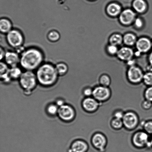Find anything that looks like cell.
I'll use <instances>...</instances> for the list:
<instances>
[{
	"label": "cell",
	"instance_id": "e0dca14e",
	"mask_svg": "<svg viewBox=\"0 0 152 152\" xmlns=\"http://www.w3.org/2000/svg\"><path fill=\"white\" fill-rule=\"evenodd\" d=\"M106 11L109 15L112 17H115L119 15L121 11V7L116 3H111L107 7Z\"/></svg>",
	"mask_w": 152,
	"mask_h": 152
},
{
	"label": "cell",
	"instance_id": "30bf717a",
	"mask_svg": "<svg viewBox=\"0 0 152 152\" xmlns=\"http://www.w3.org/2000/svg\"><path fill=\"white\" fill-rule=\"evenodd\" d=\"M119 16L120 23L124 25H129L134 23L136 18L135 12L130 9L123 10Z\"/></svg>",
	"mask_w": 152,
	"mask_h": 152
},
{
	"label": "cell",
	"instance_id": "9c48e42d",
	"mask_svg": "<svg viewBox=\"0 0 152 152\" xmlns=\"http://www.w3.org/2000/svg\"><path fill=\"white\" fill-rule=\"evenodd\" d=\"M57 114L60 119L66 122L71 121L75 116L74 108L70 106L65 104L59 107Z\"/></svg>",
	"mask_w": 152,
	"mask_h": 152
},
{
	"label": "cell",
	"instance_id": "8992f818",
	"mask_svg": "<svg viewBox=\"0 0 152 152\" xmlns=\"http://www.w3.org/2000/svg\"><path fill=\"white\" fill-rule=\"evenodd\" d=\"M122 121L124 126L129 130L134 129L139 123L138 116L136 113L132 111H128L125 113Z\"/></svg>",
	"mask_w": 152,
	"mask_h": 152
},
{
	"label": "cell",
	"instance_id": "6da1fadb",
	"mask_svg": "<svg viewBox=\"0 0 152 152\" xmlns=\"http://www.w3.org/2000/svg\"><path fill=\"white\" fill-rule=\"evenodd\" d=\"M44 53L39 49L31 47L25 49L20 56V65L26 71H33L42 65L44 61Z\"/></svg>",
	"mask_w": 152,
	"mask_h": 152
},
{
	"label": "cell",
	"instance_id": "603a6c76",
	"mask_svg": "<svg viewBox=\"0 0 152 152\" xmlns=\"http://www.w3.org/2000/svg\"><path fill=\"white\" fill-rule=\"evenodd\" d=\"M22 73L21 69L18 66L10 68L9 70V74L10 77L14 80L19 79Z\"/></svg>",
	"mask_w": 152,
	"mask_h": 152
},
{
	"label": "cell",
	"instance_id": "8d00e7d4",
	"mask_svg": "<svg viewBox=\"0 0 152 152\" xmlns=\"http://www.w3.org/2000/svg\"><path fill=\"white\" fill-rule=\"evenodd\" d=\"M148 63L149 64L150 67L152 69V50L149 55L148 57Z\"/></svg>",
	"mask_w": 152,
	"mask_h": 152
},
{
	"label": "cell",
	"instance_id": "4fadbf2b",
	"mask_svg": "<svg viewBox=\"0 0 152 152\" xmlns=\"http://www.w3.org/2000/svg\"><path fill=\"white\" fill-rule=\"evenodd\" d=\"M135 45L137 50L142 53H147L151 50L152 48L151 40L145 37L137 40Z\"/></svg>",
	"mask_w": 152,
	"mask_h": 152
},
{
	"label": "cell",
	"instance_id": "b9f144b4",
	"mask_svg": "<svg viewBox=\"0 0 152 152\" xmlns=\"http://www.w3.org/2000/svg\"><path fill=\"white\" fill-rule=\"evenodd\" d=\"M90 1H94V0H90Z\"/></svg>",
	"mask_w": 152,
	"mask_h": 152
},
{
	"label": "cell",
	"instance_id": "8fae6325",
	"mask_svg": "<svg viewBox=\"0 0 152 152\" xmlns=\"http://www.w3.org/2000/svg\"><path fill=\"white\" fill-rule=\"evenodd\" d=\"M92 145L100 151H104L107 144V140L104 135L96 133L92 136L91 139Z\"/></svg>",
	"mask_w": 152,
	"mask_h": 152
},
{
	"label": "cell",
	"instance_id": "cb8c5ba5",
	"mask_svg": "<svg viewBox=\"0 0 152 152\" xmlns=\"http://www.w3.org/2000/svg\"><path fill=\"white\" fill-rule=\"evenodd\" d=\"M48 39L51 42H56L60 38V35L59 32L56 30L50 31L47 34Z\"/></svg>",
	"mask_w": 152,
	"mask_h": 152
},
{
	"label": "cell",
	"instance_id": "ffe728a7",
	"mask_svg": "<svg viewBox=\"0 0 152 152\" xmlns=\"http://www.w3.org/2000/svg\"><path fill=\"white\" fill-rule=\"evenodd\" d=\"M123 40L124 44L129 46H133L136 44L137 40L135 35L130 33L125 34L123 37Z\"/></svg>",
	"mask_w": 152,
	"mask_h": 152
},
{
	"label": "cell",
	"instance_id": "1f68e13d",
	"mask_svg": "<svg viewBox=\"0 0 152 152\" xmlns=\"http://www.w3.org/2000/svg\"><path fill=\"white\" fill-rule=\"evenodd\" d=\"M10 69V68H9L8 65L5 62H1V64H0L1 75L8 72Z\"/></svg>",
	"mask_w": 152,
	"mask_h": 152
},
{
	"label": "cell",
	"instance_id": "7bdbcfd3",
	"mask_svg": "<svg viewBox=\"0 0 152 152\" xmlns=\"http://www.w3.org/2000/svg\"><path fill=\"white\" fill-rule=\"evenodd\" d=\"M152 45V40H151Z\"/></svg>",
	"mask_w": 152,
	"mask_h": 152
},
{
	"label": "cell",
	"instance_id": "2e32d148",
	"mask_svg": "<svg viewBox=\"0 0 152 152\" xmlns=\"http://www.w3.org/2000/svg\"><path fill=\"white\" fill-rule=\"evenodd\" d=\"M88 147L87 143L81 140H77L72 143L71 145V152H86Z\"/></svg>",
	"mask_w": 152,
	"mask_h": 152
},
{
	"label": "cell",
	"instance_id": "d6a6232c",
	"mask_svg": "<svg viewBox=\"0 0 152 152\" xmlns=\"http://www.w3.org/2000/svg\"><path fill=\"white\" fill-rule=\"evenodd\" d=\"M133 23L135 27L138 29L142 28L144 25L143 21L142 19L140 18H136Z\"/></svg>",
	"mask_w": 152,
	"mask_h": 152
},
{
	"label": "cell",
	"instance_id": "836d02e7",
	"mask_svg": "<svg viewBox=\"0 0 152 152\" xmlns=\"http://www.w3.org/2000/svg\"><path fill=\"white\" fill-rule=\"evenodd\" d=\"M152 105V102L151 101L145 99L142 101V107L145 110H148L151 108Z\"/></svg>",
	"mask_w": 152,
	"mask_h": 152
},
{
	"label": "cell",
	"instance_id": "9a60e30c",
	"mask_svg": "<svg viewBox=\"0 0 152 152\" xmlns=\"http://www.w3.org/2000/svg\"><path fill=\"white\" fill-rule=\"evenodd\" d=\"M134 56V53L133 50L128 47H123L119 49L117 54L119 59L126 62L132 59Z\"/></svg>",
	"mask_w": 152,
	"mask_h": 152
},
{
	"label": "cell",
	"instance_id": "52a82bcc",
	"mask_svg": "<svg viewBox=\"0 0 152 152\" xmlns=\"http://www.w3.org/2000/svg\"><path fill=\"white\" fill-rule=\"evenodd\" d=\"M144 75L142 70L135 65L129 67L127 72L128 80L133 84H138L142 81Z\"/></svg>",
	"mask_w": 152,
	"mask_h": 152
},
{
	"label": "cell",
	"instance_id": "7a4b0ae2",
	"mask_svg": "<svg viewBox=\"0 0 152 152\" xmlns=\"http://www.w3.org/2000/svg\"><path fill=\"white\" fill-rule=\"evenodd\" d=\"M37 80L45 86H50L56 83L58 75L55 66L50 63H43L37 70Z\"/></svg>",
	"mask_w": 152,
	"mask_h": 152
},
{
	"label": "cell",
	"instance_id": "f546056e",
	"mask_svg": "<svg viewBox=\"0 0 152 152\" xmlns=\"http://www.w3.org/2000/svg\"><path fill=\"white\" fill-rule=\"evenodd\" d=\"M119 49L118 48L117 46L110 44L107 47V51L109 54L114 56L117 55Z\"/></svg>",
	"mask_w": 152,
	"mask_h": 152
},
{
	"label": "cell",
	"instance_id": "83f0119b",
	"mask_svg": "<svg viewBox=\"0 0 152 152\" xmlns=\"http://www.w3.org/2000/svg\"><path fill=\"white\" fill-rule=\"evenodd\" d=\"M143 127L145 132L149 135H152V121L144 122Z\"/></svg>",
	"mask_w": 152,
	"mask_h": 152
},
{
	"label": "cell",
	"instance_id": "5bb4252c",
	"mask_svg": "<svg viewBox=\"0 0 152 152\" xmlns=\"http://www.w3.org/2000/svg\"><path fill=\"white\" fill-rule=\"evenodd\" d=\"M99 103L94 98L91 97H86L82 102L83 109L89 113H92L98 109Z\"/></svg>",
	"mask_w": 152,
	"mask_h": 152
},
{
	"label": "cell",
	"instance_id": "7402d4cb",
	"mask_svg": "<svg viewBox=\"0 0 152 152\" xmlns=\"http://www.w3.org/2000/svg\"><path fill=\"white\" fill-rule=\"evenodd\" d=\"M123 42V37L120 34H114L110 37L109 42L110 44L118 46L121 45Z\"/></svg>",
	"mask_w": 152,
	"mask_h": 152
},
{
	"label": "cell",
	"instance_id": "e575fe53",
	"mask_svg": "<svg viewBox=\"0 0 152 152\" xmlns=\"http://www.w3.org/2000/svg\"><path fill=\"white\" fill-rule=\"evenodd\" d=\"M93 89L90 88H86L83 91V95L86 97H91L93 94Z\"/></svg>",
	"mask_w": 152,
	"mask_h": 152
},
{
	"label": "cell",
	"instance_id": "484cf974",
	"mask_svg": "<svg viewBox=\"0 0 152 152\" xmlns=\"http://www.w3.org/2000/svg\"><path fill=\"white\" fill-rule=\"evenodd\" d=\"M142 81L147 86H152V71H149L144 74Z\"/></svg>",
	"mask_w": 152,
	"mask_h": 152
},
{
	"label": "cell",
	"instance_id": "4316f807",
	"mask_svg": "<svg viewBox=\"0 0 152 152\" xmlns=\"http://www.w3.org/2000/svg\"><path fill=\"white\" fill-rule=\"evenodd\" d=\"M111 126L113 129H119L124 126L123 121L121 119L114 118L111 121Z\"/></svg>",
	"mask_w": 152,
	"mask_h": 152
},
{
	"label": "cell",
	"instance_id": "d6986e66",
	"mask_svg": "<svg viewBox=\"0 0 152 152\" xmlns=\"http://www.w3.org/2000/svg\"><path fill=\"white\" fill-rule=\"evenodd\" d=\"M134 10L138 13H143L146 10L147 5L144 0H134L132 3Z\"/></svg>",
	"mask_w": 152,
	"mask_h": 152
},
{
	"label": "cell",
	"instance_id": "44dd1931",
	"mask_svg": "<svg viewBox=\"0 0 152 152\" xmlns=\"http://www.w3.org/2000/svg\"><path fill=\"white\" fill-rule=\"evenodd\" d=\"M58 75L64 76L66 74L68 71V67L66 63L60 62L56 64L55 66Z\"/></svg>",
	"mask_w": 152,
	"mask_h": 152
},
{
	"label": "cell",
	"instance_id": "277c9868",
	"mask_svg": "<svg viewBox=\"0 0 152 152\" xmlns=\"http://www.w3.org/2000/svg\"><path fill=\"white\" fill-rule=\"evenodd\" d=\"M6 35V40L10 47L16 49L23 46L24 37L19 30L12 29Z\"/></svg>",
	"mask_w": 152,
	"mask_h": 152
},
{
	"label": "cell",
	"instance_id": "4dcf8cb0",
	"mask_svg": "<svg viewBox=\"0 0 152 152\" xmlns=\"http://www.w3.org/2000/svg\"><path fill=\"white\" fill-rule=\"evenodd\" d=\"M145 99L152 102V86H148L144 92Z\"/></svg>",
	"mask_w": 152,
	"mask_h": 152
},
{
	"label": "cell",
	"instance_id": "d4e9b609",
	"mask_svg": "<svg viewBox=\"0 0 152 152\" xmlns=\"http://www.w3.org/2000/svg\"><path fill=\"white\" fill-rule=\"evenodd\" d=\"M99 82L100 86L108 87L111 84V80L108 75L104 74L100 77Z\"/></svg>",
	"mask_w": 152,
	"mask_h": 152
},
{
	"label": "cell",
	"instance_id": "7c38bea8",
	"mask_svg": "<svg viewBox=\"0 0 152 152\" xmlns=\"http://www.w3.org/2000/svg\"><path fill=\"white\" fill-rule=\"evenodd\" d=\"M4 59V62L10 68L17 66L20 64V56L16 52H6Z\"/></svg>",
	"mask_w": 152,
	"mask_h": 152
},
{
	"label": "cell",
	"instance_id": "f35d334b",
	"mask_svg": "<svg viewBox=\"0 0 152 152\" xmlns=\"http://www.w3.org/2000/svg\"><path fill=\"white\" fill-rule=\"evenodd\" d=\"M6 52H4V49L2 48V47L1 48V60H2L3 59H4V56L6 54Z\"/></svg>",
	"mask_w": 152,
	"mask_h": 152
},
{
	"label": "cell",
	"instance_id": "3957f363",
	"mask_svg": "<svg viewBox=\"0 0 152 152\" xmlns=\"http://www.w3.org/2000/svg\"><path fill=\"white\" fill-rule=\"evenodd\" d=\"M19 79L21 86L26 93H31L36 86L38 82L36 75L32 71H25Z\"/></svg>",
	"mask_w": 152,
	"mask_h": 152
},
{
	"label": "cell",
	"instance_id": "f1b7e54d",
	"mask_svg": "<svg viewBox=\"0 0 152 152\" xmlns=\"http://www.w3.org/2000/svg\"><path fill=\"white\" fill-rule=\"evenodd\" d=\"M58 108L57 105L54 104H50L49 105L47 108L48 113L52 115H54L58 114Z\"/></svg>",
	"mask_w": 152,
	"mask_h": 152
},
{
	"label": "cell",
	"instance_id": "ab89813d",
	"mask_svg": "<svg viewBox=\"0 0 152 152\" xmlns=\"http://www.w3.org/2000/svg\"><path fill=\"white\" fill-rule=\"evenodd\" d=\"M64 102L62 100H59L56 101V105H57L58 106L60 107L64 105Z\"/></svg>",
	"mask_w": 152,
	"mask_h": 152
},
{
	"label": "cell",
	"instance_id": "ac0fdd59",
	"mask_svg": "<svg viewBox=\"0 0 152 152\" xmlns=\"http://www.w3.org/2000/svg\"><path fill=\"white\" fill-rule=\"evenodd\" d=\"M12 29V24L10 19L2 18L0 20V31L1 33L7 34Z\"/></svg>",
	"mask_w": 152,
	"mask_h": 152
},
{
	"label": "cell",
	"instance_id": "74e56055",
	"mask_svg": "<svg viewBox=\"0 0 152 152\" xmlns=\"http://www.w3.org/2000/svg\"><path fill=\"white\" fill-rule=\"evenodd\" d=\"M126 62H127L128 65H129V67L134 66L135 65V61L132 59Z\"/></svg>",
	"mask_w": 152,
	"mask_h": 152
},
{
	"label": "cell",
	"instance_id": "60d3db41",
	"mask_svg": "<svg viewBox=\"0 0 152 152\" xmlns=\"http://www.w3.org/2000/svg\"><path fill=\"white\" fill-rule=\"evenodd\" d=\"M150 142H151V146L152 147V137L151 140H150Z\"/></svg>",
	"mask_w": 152,
	"mask_h": 152
},
{
	"label": "cell",
	"instance_id": "5b68a950",
	"mask_svg": "<svg viewBox=\"0 0 152 152\" xmlns=\"http://www.w3.org/2000/svg\"><path fill=\"white\" fill-rule=\"evenodd\" d=\"M111 94V91L109 87L100 86L94 88L92 96L99 102H102L109 99Z\"/></svg>",
	"mask_w": 152,
	"mask_h": 152
},
{
	"label": "cell",
	"instance_id": "d590c367",
	"mask_svg": "<svg viewBox=\"0 0 152 152\" xmlns=\"http://www.w3.org/2000/svg\"><path fill=\"white\" fill-rule=\"evenodd\" d=\"M124 113L121 111H115L114 113V118L121 119L122 120L124 116Z\"/></svg>",
	"mask_w": 152,
	"mask_h": 152
},
{
	"label": "cell",
	"instance_id": "ba28073f",
	"mask_svg": "<svg viewBox=\"0 0 152 152\" xmlns=\"http://www.w3.org/2000/svg\"><path fill=\"white\" fill-rule=\"evenodd\" d=\"M149 134L145 131H139L135 132L132 137V142L134 145L138 148L147 146L150 141Z\"/></svg>",
	"mask_w": 152,
	"mask_h": 152
}]
</instances>
